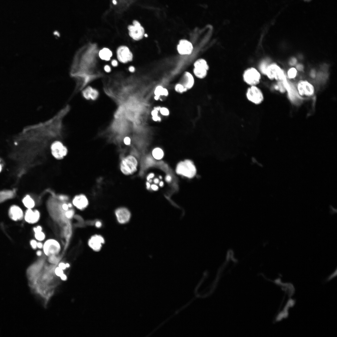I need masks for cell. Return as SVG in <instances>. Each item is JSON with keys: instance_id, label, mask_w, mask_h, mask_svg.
<instances>
[{"instance_id": "obj_19", "label": "cell", "mask_w": 337, "mask_h": 337, "mask_svg": "<svg viewBox=\"0 0 337 337\" xmlns=\"http://www.w3.org/2000/svg\"><path fill=\"white\" fill-rule=\"evenodd\" d=\"M183 84H182L187 89L191 88L194 83L193 76L190 73L186 72L184 74L182 78Z\"/></svg>"}, {"instance_id": "obj_50", "label": "cell", "mask_w": 337, "mask_h": 337, "mask_svg": "<svg viewBox=\"0 0 337 337\" xmlns=\"http://www.w3.org/2000/svg\"><path fill=\"white\" fill-rule=\"evenodd\" d=\"M42 252L41 251H38L36 253L37 255L38 256H41L42 255Z\"/></svg>"}, {"instance_id": "obj_56", "label": "cell", "mask_w": 337, "mask_h": 337, "mask_svg": "<svg viewBox=\"0 0 337 337\" xmlns=\"http://www.w3.org/2000/svg\"><path fill=\"white\" fill-rule=\"evenodd\" d=\"M159 98V97H158L157 96H156V97H155V99H156L157 100H158V99Z\"/></svg>"}, {"instance_id": "obj_20", "label": "cell", "mask_w": 337, "mask_h": 337, "mask_svg": "<svg viewBox=\"0 0 337 337\" xmlns=\"http://www.w3.org/2000/svg\"><path fill=\"white\" fill-rule=\"evenodd\" d=\"M35 238L38 241L42 242L46 238V235L43 231V228L40 225H38L33 228Z\"/></svg>"}, {"instance_id": "obj_40", "label": "cell", "mask_w": 337, "mask_h": 337, "mask_svg": "<svg viewBox=\"0 0 337 337\" xmlns=\"http://www.w3.org/2000/svg\"><path fill=\"white\" fill-rule=\"evenodd\" d=\"M278 84L279 86H278L279 88H280V90L282 92L284 91V89L283 87L282 83L281 82H279Z\"/></svg>"}, {"instance_id": "obj_12", "label": "cell", "mask_w": 337, "mask_h": 337, "mask_svg": "<svg viewBox=\"0 0 337 337\" xmlns=\"http://www.w3.org/2000/svg\"><path fill=\"white\" fill-rule=\"evenodd\" d=\"M104 242V239L102 236L95 235L90 238L88 241V244L92 250L98 252L101 250L102 245Z\"/></svg>"}, {"instance_id": "obj_27", "label": "cell", "mask_w": 337, "mask_h": 337, "mask_svg": "<svg viewBox=\"0 0 337 337\" xmlns=\"http://www.w3.org/2000/svg\"><path fill=\"white\" fill-rule=\"evenodd\" d=\"M164 88L161 86H158L155 91V94L156 96L159 97L160 95H163Z\"/></svg>"}, {"instance_id": "obj_17", "label": "cell", "mask_w": 337, "mask_h": 337, "mask_svg": "<svg viewBox=\"0 0 337 337\" xmlns=\"http://www.w3.org/2000/svg\"><path fill=\"white\" fill-rule=\"evenodd\" d=\"M73 204L78 209H84L88 204V201L84 195H80L76 196L73 201Z\"/></svg>"}, {"instance_id": "obj_14", "label": "cell", "mask_w": 337, "mask_h": 337, "mask_svg": "<svg viewBox=\"0 0 337 337\" xmlns=\"http://www.w3.org/2000/svg\"><path fill=\"white\" fill-rule=\"evenodd\" d=\"M40 216V213L38 210L28 209L25 213L24 219L27 222L30 224H34L39 221Z\"/></svg>"}, {"instance_id": "obj_48", "label": "cell", "mask_w": 337, "mask_h": 337, "mask_svg": "<svg viewBox=\"0 0 337 337\" xmlns=\"http://www.w3.org/2000/svg\"><path fill=\"white\" fill-rule=\"evenodd\" d=\"M129 71L131 72H134L135 71V68L133 66H130L129 69Z\"/></svg>"}, {"instance_id": "obj_36", "label": "cell", "mask_w": 337, "mask_h": 337, "mask_svg": "<svg viewBox=\"0 0 337 337\" xmlns=\"http://www.w3.org/2000/svg\"><path fill=\"white\" fill-rule=\"evenodd\" d=\"M62 207L63 209L66 211L69 210V209L70 208L69 207L68 204H67L65 203L63 204L62 205Z\"/></svg>"}, {"instance_id": "obj_21", "label": "cell", "mask_w": 337, "mask_h": 337, "mask_svg": "<svg viewBox=\"0 0 337 337\" xmlns=\"http://www.w3.org/2000/svg\"><path fill=\"white\" fill-rule=\"evenodd\" d=\"M209 70L202 67H195L193 72L195 75L198 78L202 79L206 77Z\"/></svg>"}, {"instance_id": "obj_10", "label": "cell", "mask_w": 337, "mask_h": 337, "mask_svg": "<svg viewBox=\"0 0 337 337\" xmlns=\"http://www.w3.org/2000/svg\"><path fill=\"white\" fill-rule=\"evenodd\" d=\"M265 74L270 79L275 78L277 80H283L285 77L283 71L279 66L275 64L268 66Z\"/></svg>"}, {"instance_id": "obj_43", "label": "cell", "mask_w": 337, "mask_h": 337, "mask_svg": "<svg viewBox=\"0 0 337 337\" xmlns=\"http://www.w3.org/2000/svg\"><path fill=\"white\" fill-rule=\"evenodd\" d=\"M297 68L298 70L301 71L303 70V67L302 65H298L297 66Z\"/></svg>"}, {"instance_id": "obj_3", "label": "cell", "mask_w": 337, "mask_h": 337, "mask_svg": "<svg viewBox=\"0 0 337 337\" xmlns=\"http://www.w3.org/2000/svg\"><path fill=\"white\" fill-rule=\"evenodd\" d=\"M176 172L178 174L192 178L196 173V169L191 161L187 160L180 162L178 165Z\"/></svg>"}, {"instance_id": "obj_52", "label": "cell", "mask_w": 337, "mask_h": 337, "mask_svg": "<svg viewBox=\"0 0 337 337\" xmlns=\"http://www.w3.org/2000/svg\"><path fill=\"white\" fill-rule=\"evenodd\" d=\"M146 184L147 188L149 189L150 187V183L149 182H147Z\"/></svg>"}, {"instance_id": "obj_41", "label": "cell", "mask_w": 337, "mask_h": 337, "mask_svg": "<svg viewBox=\"0 0 337 337\" xmlns=\"http://www.w3.org/2000/svg\"><path fill=\"white\" fill-rule=\"evenodd\" d=\"M104 70L107 73L110 72L111 71V69L110 67L108 65L105 66Z\"/></svg>"}, {"instance_id": "obj_37", "label": "cell", "mask_w": 337, "mask_h": 337, "mask_svg": "<svg viewBox=\"0 0 337 337\" xmlns=\"http://www.w3.org/2000/svg\"><path fill=\"white\" fill-rule=\"evenodd\" d=\"M44 243L42 242L39 241L37 242V248L40 249H43Z\"/></svg>"}, {"instance_id": "obj_16", "label": "cell", "mask_w": 337, "mask_h": 337, "mask_svg": "<svg viewBox=\"0 0 337 337\" xmlns=\"http://www.w3.org/2000/svg\"><path fill=\"white\" fill-rule=\"evenodd\" d=\"M82 95L86 100L95 101L98 98L99 93L97 90L89 86L82 90Z\"/></svg>"}, {"instance_id": "obj_29", "label": "cell", "mask_w": 337, "mask_h": 337, "mask_svg": "<svg viewBox=\"0 0 337 337\" xmlns=\"http://www.w3.org/2000/svg\"><path fill=\"white\" fill-rule=\"evenodd\" d=\"M268 66L267 63L266 61L263 62L260 65V70L261 72L265 74L267 68Z\"/></svg>"}, {"instance_id": "obj_55", "label": "cell", "mask_w": 337, "mask_h": 337, "mask_svg": "<svg viewBox=\"0 0 337 337\" xmlns=\"http://www.w3.org/2000/svg\"><path fill=\"white\" fill-rule=\"evenodd\" d=\"M113 3L114 5H116V2L115 0H113Z\"/></svg>"}, {"instance_id": "obj_44", "label": "cell", "mask_w": 337, "mask_h": 337, "mask_svg": "<svg viewBox=\"0 0 337 337\" xmlns=\"http://www.w3.org/2000/svg\"><path fill=\"white\" fill-rule=\"evenodd\" d=\"M153 119L155 121H160L161 120L160 118L158 116V115L154 116H153Z\"/></svg>"}, {"instance_id": "obj_47", "label": "cell", "mask_w": 337, "mask_h": 337, "mask_svg": "<svg viewBox=\"0 0 337 337\" xmlns=\"http://www.w3.org/2000/svg\"><path fill=\"white\" fill-rule=\"evenodd\" d=\"M154 174L151 173L147 177V180H149L150 179L154 177Z\"/></svg>"}, {"instance_id": "obj_26", "label": "cell", "mask_w": 337, "mask_h": 337, "mask_svg": "<svg viewBox=\"0 0 337 337\" xmlns=\"http://www.w3.org/2000/svg\"><path fill=\"white\" fill-rule=\"evenodd\" d=\"M195 67H202L208 70L209 67L206 61L203 59H200L197 60L194 64Z\"/></svg>"}, {"instance_id": "obj_28", "label": "cell", "mask_w": 337, "mask_h": 337, "mask_svg": "<svg viewBox=\"0 0 337 337\" xmlns=\"http://www.w3.org/2000/svg\"><path fill=\"white\" fill-rule=\"evenodd\" d=\"M175 89L179 93H182L183 91H186L187 90L186 88L180 84H178L176 86Z\"/></svg>"}, {"instance_id": "obj_51", "label": "cell", "mask_w": 337, "mask_h": 337, "mask_svg": "<svg viewBox=\"0 0 337 337\" xmlns=\"http://www.w3.org/2000/svg\"><path fill=\"white\" fill-rule=\"evenodd\" d=\"M311 76L313 78H314V77H315V71L314 70H312V71L311 74Z\"/></svg>"}, {"instance_id": "obj_6", "label": "cell", "mask_w": 337, "mask_h": 337, "mask_svg": "<svg viewBox=\"0 0 337 337\" xmlns=\"http://www.w3.org/2000/svg\"><path fill=\"white\" fill-rule=\"evenodd\" d=\"M137 162L134 157L128 156L122 160L120 165L122 172L126 175H131L137 170Z\"/></svg>"}, {"instance_id": "obj_7", "label": "cell", "mask_w": 337, "mask_h": 337, "mask_svg": "<svg viewBox=\"0 0 337 337\" xmlns=\"http://www.w3.org/2000/svg\"><path fill=\"white\" fill-rule=\"evenodd\" d=\"M50 148L53 156L57 159H62L67 154L68 149L61 140L53 141L51 144Z\"/></svg>"}, {"instance_id": "obj_46", "label": "cell", "mask_w": 337, "mask_h": 337, "mask_svg": "<svg viewBox=\"0 0 337 337\" xmlns=\"http://www.w3.org/2000/svg\"><path fill=\"white\" fill-rule=\"evenodd\" d=\"M151 188L154 191H157L158 189V187L154 185H153L151 186Z\"/></svg>"}, {"instance_id": "obj_25", "label": "cell", "mask_w": 337, "mask_h": 337, "mask_svg": "<svg viewBox=\"0 0 337 337\" xmlns=\"http://www.w3.org/2000/svg\"><path fill=\"white\" fill-rule=\"evenodd\" d=\"M152 155L153 157L156 159L160 160L163 157L164 153L161 149L159 148H157L153 151Z\"/></svg>"}, {"instance_id": "obj_57", "label": "cell", "mask_w": 337, "mask_h": 337, "mask_svg": "<svg viewBox=\"0 0 337 337\" xmlns=\"http://www.w3.org/2000/svg\"><path fill=\"white\" fill-rule=\"evenodd\" d=\"M2 170V166L1 165H0V172H1Z\"/></svg>"}, {"instance_id": "obj_31", "label": "cell", "mask_w": 337, "mask_h": 337, "mask_svg": "<svg viewBox=\"0 0 337 337\" xmlns=\"http://www.w3.org/2000/svg\"><path fill=\"white\" fill-rule=\"evenodd\" d=\"M58 266L64 270L66 269L67 268L69 267H70V265L68 263H65L63 262H61L58 264Z\"/></svg>"}, {"instance_id": "obj_9", "label": "cell", "mask_w": 337, "mask_h": 337, "mask_svg": "<svg viewBox=\"0 0 337 337\" xmlns=\"http://www.w3.org/2000/svg\"><path fill=\"white\" fill-rule=\"evenodd\" d=\"M297 90L299 95L305 98L312 97L315 92L313 85L306 81L300 82L298 84Z\"/></svg>"}, {"instance_id": "obj_18", "label": "cell", "mask_w": 337, "mask_h": 337, "mask_svg": "<svg viewBox=\"0 0 337 337\" xmlns=\"http://www.w3.org/2000/svg\"><path fill=\"white\" fill-rule=\"evenodd\" d=\"M9 215L10 218L15 221L22 220L23 216L22 209L15 205L12 206L10 208L9 211Z\"/></svg>"}, {"instance_id": "obj_34", "label": "cell", "mask_w": 337, "mask_h": 337, "mask_svg": "<svg viewBox=\"0 0 337 337\" xmlns=\"http://www.w3.org/2000/svg\"><path fill=\"white\" fill-rule=\"evenodd\" d=\"M160 112L162 114L164 115H168L169 114L168 110L165 108H162L160 109Z\"/></svg>"}, {"instance_id": "obj_32", "label": "cell", "mask_w": 337, "mask_h": 337, "mask_svg": "<svg viewBox=\"0 0 337 337\" xmlns=\"http://www.w3.org/2000/svg\"><path fill=\"white\" fill-rule=\"evenodd\" d=\"M37 242L36 240L33 239L30 241V244L33 249L36 250L37 248Z\"/></svg>"}, {"instance_id": "obj_1", "label": "cell", "mask_w": 337, "mask_h": 337, "mask_svg": "<svg viewBox=\"0 0 337 337\" xmlns=\"http://www.w3.org/2000/svg\"><path fill=\"white\" fill-rule=\"evenodd\" d=\"M95 45L89 44L80 49L76 53L71 67L70 75L76 81L74 93L82 90L95 78L91 69L94 63Z\"/></svg>"}, {"instance_id": "obj_23", "label": "cell", "mask_w": 337, "mask_h": 337, "mask_svg": "<svg viewBox=\"0 0 337 337\" xmlns=\"http://www.w3.org/2000/svg\"><path fill=\"white\" fill-rule=\"evenodd\" d=\"M14 192L11 191H4L0 192V203L13 198Z\"/></svg>"}, {"instance_id": "obj_2", "label": "cell", "mask_w": 337, "mask_h": 337, "mask_svg": "<svg viewBox=\"0 0 337 337\" xmlns=\"http://www.w3.org/2000/svg\"><path fill=\"white\" fill-rule=\"evenodd\" d=\"M43 250L44 254L47 257L56 256L61 252V245L56 239H48L44 243Z\"/></svg>"}, {"instance_id": "obj_39", "label": "cell", "mask_w": 337, "mask_h": 337, "mask_svg": "<svg viewBox=\"0 0 337 337\" xmlns=\"http://www.w3.org/2000/svg\"><path fill=\"white\" fill-rule=\"evenodd\" d=\"M95 225L97 227L100 228L102 226V223L99 221H97L95 222Z\"/></svg>"}, {"instance_id": "obj_11", "label": "cell", "mask_w": 337, "mask_h": 337, "mask_svg": "<svg viewBox=\"0 0 337 337\" xmlns=\"http://www.w3.org/2000/svg\"><path fill=\"white\" fill-rule=\"evenodd\" d=\"M117 57L121 63H125L131 61L133 58L132 52L129 48L125 46H122L118 49Z\"/></svg>"}, {"instance_id": "obj_24", "label": "cell", "mask_w": 337, "mask_h": 337, "mask_svg": "<svg viewBox=\"0 0 337 337\" xmlns=\"http://www.w3.org/2000/svg\"><path fill=\"white\" fill-rule=\"evenodd\" d=\"M24 205L28 209H32L35 206V203L33 199L29 195L26 196L23 199Z\"/></svg>"}, {"instance_id": "obj_30", "label": "cell", "mask_w": 337, "mask_h": 337, "mask_svg": "<svg viewBox=\"0 0 337 337\" xmlns=\"http://www.w3.org/2000/svg\"><path fill=\"white\" fill-rule=\"evenodd\" d=\"M297 72V71L296 69L294 68L291 69L289 71L288 73L289 78H294L296 75Z\"/></svg>"}, {"instance_id": "obj_58", "label": "cell", "mask_w": 337, "mask_h": 337, "mask_svg": "<svg viewBox=\"0 0 337 337\" xmlns=\"http://www.w3.org/2000/svg\"><path fill=\"white\" fill-rule=\"evenodd\" d=\"M144 36H145V37H147V36H147V34H145V35H144Z\"/></svg>"}, {"instance_id": "obj_42", "label": "cell", "mask_w": 337, "mask_h": 337, "mask_svg": "<svg viewBox=\"0 0 337 337\" xmlns=\"http://www.w3.org/2000/svg\"><path fill=\"white\" fill-rule=\"evenodd\" d=\"M112 65L114 67H116L118 65V62L117 61L115 60H113L112 61Z\"/></svg>"}, {"instance_id": "obj_38", "label": "cell", "mask_w": 337, "mask_h": 337, "mask_svg": "<svg viewBox=\"0 0 337 337\" xmlns=\"http://www.w3.org/2000/svg\"><path fill=\"white\" fill-rule=\"evenodd\" d=\"M297 63V60L295 58H293L290 61V64L291 65H294Z\"/></svg>"}, {"instance_id": "obj_49", "label": "cell", "mask_w": 337, "mask_h": 337, "mask_svg": "<svg viewBox=\"0 0 337 337\" xmlns=\"http://www.w3.org/2000/svg\"><path fill=\"white\" fill-rule=\"evenodd\" d=\"M166 179L167 182H169L171 180V178L170 175H168L166 177Z\"/></svg>"}, {"instance_id": "obj_15", "label": "cell", "mask_w": 337, "mask_h": 337, "mask_svg": "<svg viewBox=\"0 0 337 337\" xmlns=\"http://www.w3.org/2000/svg\"><path fill=\"white\" fill-rule=\"evenodd\" d=\"M115 214L118 222L121 224L128 223L131 218V213L127 209L121 208L115 211Z\"/></svg>"}, {"instance_id": "obj_33", "label": "cell", "mask_w": 337, "mask_h": 337, "mask_svg": "<svg viewBox=\"0 0 337 337\" xmlns=\"http://www.w3.org/2000/svg\"><path fill=\"white\" fill-rule=\"evenodd\" d=\"M74 213V211L72 210H68L66 211L65 215L67 218H70L73 216Z\"/></svg>"}, {"instance_id": "obj_13", "label": "cell", "mask_w": 337, "mask_h": 337, "mask_svg": "<svg viewBox=\"0 0 337 337\" xmlns=\"http://www.w3.org/2000/svg\"><path fill=\"white\" fill-rule=\"evenodd\" d=\"M179 53L181 55H189L193 50L192 44L187 40H181L179 41L177 47Z\"/></svg>"}, {"instance_id": "obj_4", "label": "cell", "mask_w": 337, "mask_h": 337, "mask_svg": "<svg viewBox=\"0 0 337 337\" xmlns=\"http://www.w3.org/2000/svg\"><path fill=\"white\" fill-rule=\"evenodd\" d=\"M246 97L251 103L259 105L264 100V96L261 90L257 86H250L247 90Z\"/></svg>"}, {"instance_id": "obj_35", "label": "cell", "mask_w": 337, "mask_h": 337, "mask_svg": "<svg viewBox=\"0 0 337 337\" xmlns=\"http://www.w3.org/2000/svg\"><path fill=\"white\" fill-rule=\"evenodd\" d=\"M124 142L126 145H129L131 143V139L129 137H126L124 139Z\"/></svg>"}, {"instance_id": "obj_59", "label": "cell", "mask_w": 337, "mask_h": 337, "mask_svg": "<svg viewBox=\"0 0 337 337\" xmlns=\"http://www.w3.org/2000/svg\"><path fill=\"white\" fill-rule=\"evenodd\" d=\"M160 179H162V176H160Z\"/></svg>"}, {"instance_id": "obj_54", "label": "cell", "mask_w": 337, "mask_h": 337, "mask_svg": "<svg viewBox=\"0 0 337 337\" xmlns=\"http://www.w3.org/2000/svg\"><path fill=\"white\" fill-rule=\"evenodd\" d=\"M163 185H164V183H163V182H162V181H161V182H160V186L161 187H162V186H163Z\"/></svg>"}, {"instance_id": "obj_45", "label": "cell", "mask_w": 337, "mask_h": 337, "mask_svg": "<svg viewBox=\"0 0 337 337\" xmlns=\"http://www.w3.org/2000/svg\"><path fill=\"white\" fill-rule=\"evenodd\" d=\"M158 114V110L155 109L152 112V115L153 116H157Z\"/></svg>"}, {"instance_id": "obj_53", "label": "cell", "mask_w": 337, "mask_h": 337, "mask_svg": "<svg viewBox=\"0 0 337 337\" xmlns=\"http://www.w3.org/2000/svg\"><path fill=\"white\" fill-rule=\"evenodd\" d=\"M159 180L158 179H156L154 180V182L156 183H158L159 182Z\"/></svg>"}, {"instance_id": "obj_8", "label": "cell", "mask_w": 337, "mask_h": 337, "mask_svg": "<svg viewBox=\"0 0 337 337\" xmlns=\"http://www.w3.org/2000/svg\"><path fill=\"white\" fill-rule=\"evenodd\" d=\"M128 29L130 36L135 40H140L144 36V28L137 20H134L133 22V25H129Z\"/></svg>"}, {"instance_id": "obj_22", "label": "cell", "mask_w": 337, "mask_h": 337, "mask_svg": "<svg viewBox=\"0 0 337 337\" xmlns=\"http://www.w3.org/2000/svg\"><path fill=\"white\" fill-rule=\"evenodd\" d=\"M99 55L102 59L109 61L112 56V51L109 49L104 48L100 51Z\"/></svg>"}, {"instance_id": "obj_5", "label": "cell", "mask_w": 337, "mask_h": 337, "mask_svg": "<svg viewBox=\"0 0 337 337\" xmlns=\"http://www.w3.org/2000/svg\"><path fill=\"white\" fill-rule=\"evenodd\" d=\"M261 78L260 73L253 67L245 70L243 74L244 82L250 86H257L259 83Z\"/></svg>"}]
</instances>
